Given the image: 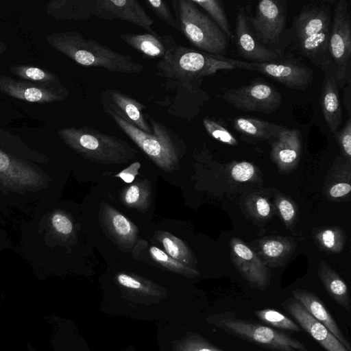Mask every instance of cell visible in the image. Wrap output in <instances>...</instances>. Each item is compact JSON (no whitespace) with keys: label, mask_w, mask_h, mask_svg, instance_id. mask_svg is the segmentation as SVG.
Returning <instances> with one entry per match:
<instances>
[{"label":"cell","mask_w":351,"mask_h":351,"mask_svg":"<svg viewBox=\"0 0 351 351\" xmlns=\"http://www.w3.org/2000/svg\"><path fill=\"white\" fill-rule=\"evenodd\" d=\"M301 154V134L297 129L286 128L271 141V158L281 169L289 170L296 166Z\"/></svg>","instance_id":"obj_22"},{"label":"cell","mask_w":351,"mask_h":351,"mask_svg":"<svg viewBox=\"0 0 351 351\" xmlns=\"http://www.w3.org/2000/svg\"><path fill=\"white\" fill-rule=\"evenodd\" d=\"M317 274L330 296L350 311L351 305L348 289L342 278L324 261L320 262Z\"/></svg>","instance_id":"obj_28"},{"label":"cell","mask_w":351,"mask_h":351,"mask_svg":"<svg viewBox=\"0 0 351 351\" xmlns=\"http://www.w3.org/2000/svg\"><path fill=\"white\" fill-rule=\"evenodd\" d=\"M202 122L206 132L213 138L229 145H238L237 138L228 130L226 123L221 119L205 117Z\"/></svg>","instance_id":"obj_36"},{"label":"cell","mask_w":351,"mask_h":351,"mask_svg":"<svg viewBox=\"0 0 351 351\" xmlns=\"http://www.w3.org/2000/svg\"><path fill=\"white\" fill-rule=\"evenodd\" d=\"M48 44L83 66L101 67L111 72L140 73L145 66L131 56L115 52L106 45L87 39L80 32L64 31L46 37Z\"/></svg>","instance_id":"obj_3"},{"label":"cell","mask_w":351,"mask_h":351,"mask_svg":"<svg viewBox=\"0 0 351 351\" xmlns=\"http://www.w3.org/2000/svg\"><path fill=\"white\" fill-rule=\"evenodd\" d=\"M95 0H51L47 14L56 20L85 21L93 16Z\"/></svg>","instance_id":"obj_25"},{"label":"cell","mask_w":351,"mask_h":351,"mask_svg":"<svg viewBox=\"0 0 351 351\" xmlns=\"http://www.w3.org/2000/svg\"><path fill=\"white\" fill-rule=\"evenodd\" d=\"M250 71H256L278 82L289 88L306 90L313 81V71L298 60H276L250 62Z\"/></svg>","instance_id":"obj_13"},{"label":"cell","mask_w":351,"mask_h":351,"mask_svg":"<svg viewBox=\"0 0 351 351\" xmlns=\"http://www.w3.org/2000/svg\"><path fill=\"white\" fill-rule=\"evenodd\" d=\"M141 163L139 162H134L114 176L121 178L125 183L130 184L134 180L136 175H138Z\"/></svg>","instance_id":"obj_45"},{"label":"cell","mask_w":351,"mask_h":351,"mask_svg":"<svg viewBox=\"0 0 351 351\" xmlns=\"http://www.w3.org/2000/svg\"><path fill=\"white\" fill-rule=\"evenodd\" d=\"M100 103L104 111H112L146 133L153 132L143 112L147 107L136 99L119 90L106 88L100 94Z\"/></svg>","instance_id":"obj_18"},{"label":"cell","mask_w":351,"mask_h":351,"mask_svg":"<svg viewBox=\"0 0 351 351\" xmlns=\"http://www.w3.org/2000/svg\"><path fill=\"white\" fill-rule=\"evenodd\" d=\"M282 306L302 328L326 351H348L326 327L313 317L293 298L286 300Z\"/></svg>","instance_id":"obj_19"},{"label":"cell","mask_w":351,"mask_h":351,"mask_svg":"<svg viewBox=\"0 0 351 351\" xmlns=\"http://www.w3.org/2000/svg\"><path fill=\"white\" fill-rule=\"evenodd\" d=\"M58 134L72 150L93 162L124 163L138 154L127 141L87 125L61 128Z\"/></svg>","instance_id":"obj_6"},{"label":"cell","mask_w":351,"mask_h":351,"mask_svg":"<svg viewBox=\"0 0 351 351\" xmlns=\"http://www.w3.org/2000/svg\"><path fill=\"white\" fill-rule=\"evenodd\" d=\"M232 259L241 276L253 287L265 290L270 283V272L258 256L237 238L231 240Z\"/></svg>","instance_id":"obj_17"},{"label":"cell","mask_w":351,"mask_h":351,"mask_svg":"<svg viewBox=\"0 0 351 351\" xmlns=\"http://www.w3.org/2000/svg\"><path fill=\"white\" fill-rule=\"evenodd\" d=\"M329 52L338 86L343 88L351 73V17L346 0H339L335 6Z\"/></svg>","instance_id":"obj_10"},{"label":"cell","mask_w":351,"mask_h":351,"mask_svg":"<svg viewBox=\"0 0 351 351\" xmlns=\"http://www.w3.org/2000/svg\"><path fill=\"white\" fill-rule=\"evenodd\" d=\"M221 97L237 110L265 114L276 112L282 102V95L275 86L258 79L247 85L228 89Z\"/></svg>","instance_id":"obj_11"},{"label":"cell","mask_w":351,"mask_h":351,"mask_svg":"<svg viewBox=\"0 0 351 351\" xmlns=\"http://www.w3.org/2000/svg\"><path fill=\"white\" fill-rule=\"evenodd\" d=\"M117 278L118 282L127 289L144 292L149 291L148 287L140 280L130 275L120 274L117 276Z\"/></svg>","instance_id":"obj_44"},{"label":"cell","mask_w":351,"mask_h":351,"mask_svg":"<svg viewBox=\"0 0 351 351\" xmlns=\"http://www.w3.org/2000/svg\"><path fill=\"white\" fill-rule=\"evenodd\" d=\"M316 239L320 247L329 252H340L344 246V234L337 228H328L321 230L316 234Z\"/></svg>","instance_id":"obj_34"},{"label":"cell","mask_w":351,"mask_h":351,"mask_svg":"<svg viewBox=\"0 0 351 351\" xmlns=\"http://www.w3.org/2000/svg\"><path fill=\"white\" fill-rule=\"evenodd\" d=\"M257 255L267 267H279L284 264L294 251L295 244L290 238L270 237L258 243Z\"/></svg>","instance_id":"obj_24"},{"label":"cell","mask_w":351,"mask_h":351,"mask_svg":"<svg viewBox=\"0 0 351 351\" xmlns=\"http://www.w3.org/2000/svg\"><path fill=\"white\" fill-rule=\"evenodd\" d=\"M202 82L203 79L165 80V89L175 93L156 102L166 107L169 114L191 121L210 100L209 95L202 88Z\"/></svg>","instance_id":"obj_12"},{"label":"cell","mask_w":351,"mask_h":351,"mask_svg":"<svg viewBox=\"0 0 351 351\" xmlns=\"http://www.w3.org/2000/svg\"><path fill=\"white\" fill-rule=\"evenodd\" d=\"M332 16L329 5L311 3L304 5L293 18L289 29L291 49L323 69L331 63L329 39Z\"/></svg>","instance_id":"obj_2"},{"label":"cell","mask_w":351,"mask_h":351,"mask_svg":"<svg viewBox=\"0 0 351 351\" xmlns=\"http://www.w3.org/2000/svg\"><path fill=\"white\" fill-rule=\"evenodd\" d=\"M276 205L285 224L288 227L290 226L296 215L294 204L287 197L279 195L276 198Z\"/></svg>","instance_id":"obj_40"},{"label":"cell","mask_w":351,"mask_h":351,"mask_svg":"<svg viewBox=\"0 0 351 351\" xmlns=\"http://www.w3.org/2000/svg\"><path fill=\"white\" fill-rule=\"evenodd\" d=\"M334 136L343 155L350 162L351 158V117H348L344 126L334 133Z\"/></svg>","instance_id":"obj_39"},{"label":"cell","mask_w":351,"mask_h":351,"mask_svg":"<svg viewBox=\"0 0 351 351\" xmlns=\"http://www.w3.org/2000/svg\"><path fill=\"white\" fill-rule=\"evenodd\" d=\"M208 322L224 332L272 351H308L301 341L287 334L226 311L208 317Z\"/></svg>","instance_id":"obj_8"},{"label":"cell","mask_w":351,"mask_h":351,"mask_svg":"<svg viewBox=\"0 0 351 351\" xmlns=\"http://www.w3.org/2000/svg\"><path fill=\"white\" fill-rule=\"evenodd\" d=\"M51 232L61 239L69 237L73 232L71 219L61 210H54L48 218Z\"/></svg>","instance_id":"obj_37"},{"label":"cell","mask_w":351,"mask_h":351,"mask_svg":"<svg viewBox=\"0 0 351 351\" xmlns=\"http://www.w3.org/2000/svg\"><path fill=\"white\" fill-rule=\"evenodd\" d=\"M157 239L162 244L165 252L175 260L192 267L194 256L188 246L179 238L165 232H159Z\"/></svg>","instance_id":"obj_30"},{"label":"cell","mask_w":351,"mask_h":351,"mask_svg":"<svg viewBox=\"0 0 351 351\" xmlns=\"http://www.w3.org/2000/svg\"><path fill=\"white\" fill-rule=\"evenodd\" d=\"M192 1L207 12L208 16L217 24L228 39L233 40L234 38L226 11L220 1L192 0Z\"/></svg>","instance_id":"obj_32"},{"label":"cell","mask_w":351,"mask_h":351,"mask_svg":"<svg viewBox=\"0 0 351 351\" xmlns=\"http://www.w3.org/2000/svg\"><path fill=\"white\" fill-rule=\"evenodd\" d=\"M10 71L23 80L49 86L62 85L59 77L53 73L34 65L13 64Z\"/></svg>","instance_id":"obj_29"},{"label":"cell","mask_w":351,"mask_h":351,"mask_svg":"<svg viewBox=\"0 0 351 351\" xmlns=\"http://www.w3.org/2000/svg\"><path fill=\"white\" fill-rule=\"evenodd\" d=\"M234 128L243 136L256 141H271L287 128L254 117H236L232 119Z\"/></svg>","instance_id":"obj_26"},{"label":"cell","mask_w":351,"mask_h":351,"mask_svg":"<svg viewBox=\"0 0 351 351\" xmlns=\"http://www.w3.org/2000/svg\"><path fill=\"white\" fill-rule=\"evenodd\" d=\"M8 49L6 44L2 41H0V55L5 52Z\"/></svg>","instance_id":"obj_48"},{"label":"cell","mask_w":351,"mask_h":351,"mask_svg":"<svg viewBox=\"0 0 351 351\" xmlns=\"http://www.w3.org/2000/svg\"><path fill=\"white\" fill-rule=\"evenodd\" d=\"M157 75L165 80L204 79L221 70L250 71V62L208 53L178 45L160 60Z\"/></svg>","instance_id":"obj_4"},{"label":"cell","mask_w":351,"mask_h":351,"mask_svg":"<svg viewBox=\"0 0 351 351\" xmlns=\"http://www.w3.org/2000/svg\"><path fill=\"white\" fill-rule=\"evenodd\" d=\"M351 186L348 182H341L332 185L328 190V195L332 198H340L350 193Z\"/></svg>","instance_id":"obj_46"},{"label":"cell","mask_w":351,"mask_h":351,"mask_svg":"<svg viewBox=\"0 0 351 351\" xmlns=\"http://www.w3.org/2000/svg\"><path fill=\"white\" fill-rule=\"evenodd\" d=\"M234 39L239 55L249 62L263 63L280 59L282 51L270 49L263 45L254 36L244 7L237 9L235 19Z\"/></svg>","instance_id":"obj_15"},{"label":"cell","mask_w":351,"mask_h":351,"mask_svg":"<svg viewBox=\"0 0 351 351\" xmlns=\"http://www.w3.org/2000/svg\"><path fill=\"white\" fill-rule=\"evenodd\" d=\"M104 112L156 165L165 171H171L178 166L185 145L180 137L164 123L156 121L149 114L145 117L152 133H146L128 123L110 110Z\"/></svg>","instance_id":"obj_5"},{"label":"cell","mask_w":351,"mask_h":351,"mask_svg":"<svg viewBox=\"0 0 351 351\" xmlns=\"http://www.w3.org/2000/svg\"><path fill=\"white\" fill-rule=\"evenodd\" d=\"M145 4L161 21H164L171 28L179 30L180 27L176 18L171 13L169 4L162 0H147Z\"/></svg>","instance_id":"obj_38"},{"label":"cell","mask_w":351,"mask_h":351,"mask_svg":"<svg viewBox=\"0 0 351 351\" xmlns=\"http://www.w3.org/2000/svg\"><path fill=\"white\" fill-rule=\"evenodd\" d=\"M324 78L321 90L320 103L324 121L330 132L338 130L342 121V108L339 95V86L332 63L323 69Z\"/></svg>","instance_id":"obj_20"},{"label":"cell","mask_w":351,"mask_h":351,"mask_svg":"<svg viewBox=\"0 0 351 351\" xmlns=\"http://www.w3.org/2000/svg\"><path fill=\"white\" fill-rule=\"evenodd\" d=\"M93 16L108 21H125L157 34L152 28L154 20L137 0H95Z\"/></svg>","instance_id":"obj_16"},{"label":"cell","mask_w":351,"mask_h":351,"mask_svg":"<svg viewBox=\"0 0 351 351\" xmlns=\"http://www.w3.org/2000/svg\"><path fill=\"white\" fill-rule=\"evenodd\" d=\"M255 315L264 323L279 329L300 332V327L280 312L266 308L254 311Z\"/></svg>","instance_id":"obj_35"},{"label":"cell","mask_w":351,"mask_h":351,"mask_svg":"<svg viewBox=\"0 0 351 351\" xmlns=\"http://www.w3.org/2000/svg\"><path fill=\"white\" fill-rule=\"evenodd\" d=\"M102 217L107 230L119 243L130 246L136 241L137 228L123 215L107 204L103 206Z\"/></svg>","instance_id":"obj_27"},{"label":"cell","mask_w":351,"mask_h":351,"mask_svg":"<svg viewBox=\"0 0 351 351\" xmlns=\"http://www.w3.org/2000/svg\"><path fill=\"white\" fill-rule=\"evenodd\" d=\"M287 14V5L284 0H262L257 3L254 14L248 16V21L254 36L263 45L282 51L283 42L289 43Z\"/></svg>","instance_id":"obj_9"},{"label":"cell","mask_w":351,"mask_h":351,"mask_svg":"<svg viewBox=\"0 0 351 351\" xmlns=\"http://www.w3.org/2000/svg\"><path fill=\"white\" fill-rule=\"evenodd\" d=\"M351 73L347 76L346 86L344 87L343 104L348 113V117H351ZM344 85V86H345Z\"/></svg>","instance_id":"obj_47"},{"label":"cell","mask_w":351,"mask_h":351,"mask_svg":"<svg viewBox=\"0 0 351 351\" xmlns=\"http://www.w3.org/2000/svg\"><path fill=\"white\" fill-rule=\"evenodd\" d=\"M0 91L13 98L32 103H51L66 99L69 91L65 86L39 84L0 75Z\"/></svg>","instance_id":"obj_14"},{"label":"cell","mask_w":351,"mask_h":351,"mask_svg":"<svg viewBox=\"0 0 351 351\" xmlns=\"http://www.w3.org/2000/svg\"><path fill=\"white\" fill-rule=\"evenodd\" d=\"M248 207L253 215L258 218H267L271 213L270 204L265 198L261 196H255L250 199Z\"/></svg>","instance_id":"obj_42"},{"label":"cell","mask_w":351,"mask_h":351,"mask_svg":"<svg viewBox=\"0 0 351 351\" xmlns=\"http://www.w3.org/2000/svg\"><path fill=\"white\" fill-rule=\"evenodd\" d=\"M182 351H225L204 339L199 337H194L188 340L184 345Z\"/></svg>","instance_id":"obj_43"},{"label":"cell","mask_w":351,"mask_h":351,"mask_svg":"<svg viewBox=\"0 0 351 351\" xmlns=\"http://www.w3.org/2000/svg\"><path fill=\"white\" fill-rule=\"evenodd\" d=\"M48 161L19 136L0 128V185L5 189L23 192L46 187L48 178L34 162Z\"/></svg>","instance_id":"obj_1"},{"label":"cell","mask_w":351,"mask_h":351,"mask_svg":"<svg viewBox=\"0 0 351 351\" xmlns=\"http://www.w3.org/2000/svg\"><path fill=\"white\" fill-rule=\"evenodd\" d=\"M1 114H2V112H1V111L0 110V117L1 116Z\"/></svg>","instance_id":"obj_49"},{"label":"cell","mask_w":351,"mask_h":351,"mask_svg":"<svg viewBox=\"0 0 351 351\" xmlns=\"http://www.w3.org/2000/svg\"><path fill=\"white\" fill-rule=\"evenodd\" d=\"M119 38L142 55L152 58L162 59L178 45L169 35L125 33L120 34Z\"/></svg>","instance_id":"obj_23"},{"label":"cell","mask_w":351,"mask_h":351,"mask_svg":"<svg viewBox=\"0 0 351 351\" xmlns=\"http://www.w3.org/2000/svg\"><path fill=\"white\" fill-rule=\"evenodd\" d=\"M292 295L313 317L326 327L348 351H351L350 342L324 303L315 293L306 290L295 289L292 291Z\"/></svg>","instance_id":"obj_21"},{"label":"cell","mask_w":351,"mask_h":351,"mask_svg":"<svg viewBox=\"0 0 351 351\" xmlns=\"http://www.w3.org/2000/svg\"><path fill=\"white\" fill-rule=\"evenodd\" d=\"M172 4L180 31L189 42L198 50L223 56L228 38L217 24L192 0H174Z\"/></svg>","instance_id":"obj_7"},{"label":"cell","mask_w":351,"mask_h":351,"mask_svg":"<svg viewBox=\"0 0 351 351\" xmlns=\"http://www.w3.org/2000/svg\"><path fill=\"white\" fill-rule=\"evenodd\" d=\"M123 202L130 208L146 210L151 201V189L147 180L136 182L128 186L121 195Z\"/></svg>","instance_id":"obj_31"},{"label":"cell","mask_w":351,"mask_h":351,"mask_svg":"<svg viewBox=\"0 0 351 351\" xmlns=\"http://www.w3.org/2000/svg\"><path fill=\"white\" fill-rule=\"evenodd\" d=\"M149 252L157 263L170 271L191 278L199 274L197 269L175 260L157 247L152 246L149 248Z\"/></svg>","instance_id":"obj_33"},{"label":"cell","mask_w":351,"mask_h":351,"mask_svg":"<svg viewBox=\"0 0 351 351\" xmlns=\"http://www.w3.org/2000/svg\"><path fill=\"white\" fill-rule=\"evenodd\" d=\"M255 173L254 166L248 162L235 164L231 169V176L237 182H246L252 179Z\"/></svg>","instance_id":"obj_41"}]
</instances>
